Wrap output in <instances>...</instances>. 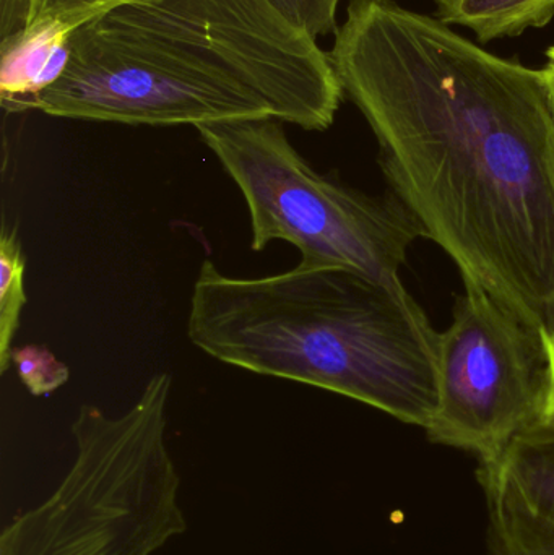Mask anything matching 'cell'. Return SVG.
Listing matches in <instances>:
<instances>
[{
  "label": "cell",
  "mask_w": 554,
  "mask_h": 555,
  "mask_svg": "<svg viewBox=\"0 0 554 555\" xmlns=\"http://www.w3.org/2000/svg\"><path fill=\"white\" fill-rule=\"evenodd\" d=\"M390 194L426 240L554 343V119L540 70L394 0H350L328 52Z\"/></svg>",
  "instance_id": "1"
},
{
  "label": "cell",
  "mask_w": 554,
  "mask_h": 555,
  "mask_svg": "<svg viewBox=\"0 0 554 555\" xmlns=\"http://www.w3.org/2000/svg\"><path fill=\"white\" fill-rule=\"evenodd\" d=\"M188 335L224 364L322 388L428 429L441 395V333L402 281L298 266L233 278L210 260Z\"/></svg>",
  "instance_id": "2"
},
{
  "label": "cell",
  "mask_w": 554,
  "mask_h": 555,
  "mask_svg": "<svg viewBox=\"0 0 554 555\" xmlns=\"http://www.w3.org/2000/svg\"><path fill=\"white\" fill-rule=\"evenodd\" d=\"M29 109L153 127L279 119L263 91L201 28L159 3L117 7L78 26L67 68L25 104Z\"/></svg>",
  "instance_id": "3"
},
{
  "label": "cell",
  "mask_w": 554,
  "mask_h": 555,
  "mask_svg": "<svg viewBox=\"0 0 554 555\" xmlns=\"http://www.w3.org/2000/svg\"><path fill=\"white\" fill-rule=\"evenodd\" d=\"M171 387V375H153L120 416L83 404L67 475L3 528L0 555H153L184 534L181 478L166 442Z\"/></svg>",
  "instance_id": "4"
},
{
  "label": "cell",
  "mask_w": 554,
  "mask_h": 555,
  "mask_svg": "<svg viewBox=\"0 0 554 555\" xmlns=\"http://www.w3.org/2000/svg\"><path fill=\"white\" fill-rule=\"evenodd\" d=\"M282 120H230L195 127L249 210L250 249L285 241L305 269L340 267L400 280L410 247L425 237L392 194L370 197L315 171L292 145Z\"/></svg>",
  "instance_id": "5"
},
{
  "label": "cell",
  "mask_w": 554,
  "mask_h": 555,
  "mask_svg": "<svg viewBox=\"0 0 554 555\" xmlns=\"http://www.w3.org/2000/svg\"><path fill=\"white\" fill-rule=\"evenodd\" d=\"M441 333V395L429 439L494 462L542 426L552 393L545 336L480 286L464 284Z\"/></svg>",
  "instance_id": "6"
},
{
  "label": "cell",
  "mask_w": 554,
  "mask_h": 555,
  "mask_svg": "<svg viewBox=\"0 0 554 555\" xmlns=\"http://www.w3.org/2000/svg\"><path fill=\"white\" fill-rule=\"evenodd\" d=\"M159 5L201 28L263 91L282 122L315 132L334 124L344 90L328 52L266 0H163Z\"/></svg>",
  "instance_id": "7"
},
{
  "label": "cell",
  "mask_w": 554,
  "mask_h": 555,
  "mask_svg": "<svg viewBox=\"0 0 554 555\" xmlns=\"http://www.w3.org/2000/svg\"><path fill=\"white\" fill-rule=\"evenodd\" d=\"M490 524L530 537H554V430L517 437L478 472Z\"/></svg>",
  "instance_id": "8"
},
{
  "label": "cell",
  "mask_w": 554,
  "mask_h": 555,
  "mask_svg": "<svg viewBox=\"0 0 554 555\" xmlns=\"http://www.w3.org/2000/svg\"><path fill=\"white\" fill-rule=\"evenodd\" d=\"M74 26L46 22L0 39V101L3 109L20 113L36 94L54 85L70 59Z\"/></svg>",
  "instance_id": "9"
},
{
  "label": "cell",
  "mask_w": 554,
  "mask_h": 555,
  "mask_svg": "<svg viewBox=\"0 0 554 555\" xmlns=\"http://www.w3.org/2000/svg\"><path fill=\"white\" fill-rule=\"evenodd\" d=\"M553 16L554 0H438L436 12L439 22L464 26L481 42L543 28Z\"/></svg>",
  "instance_id": "10"
},
{
  "label": "cell",
  "mask_w": 554,
  "mask_h": 555,
  "mask_svg": "<svg viewBox=\"0 0 554 555\" xmlns=\"http://www.w3.org/2000/svg\"><path fill=\"white\" fill-rule=\"evenodd\" d=\"M163 0H0V39L46 22L78 26L117 7L162 3Z\"/></svg>",
  "instance_id": "11"
},
{
  "label": "cell",
  "mask_w": 554,
  "mask_h": 555,
  "mask_svg": "<svg viewBox=\"0 0 554 555\" xmlns=\"http://www.w3.org/2000/svg\"><path fill=\"white\" fill-rule=\"evenodd\" d=\"M26 257L16 228H3L0 236V372L12 364L13 339L28 297L25 291Z\"/></svg>",
  "instance_id": "12"
},
{
  "label": "cell",
  "mask_w": 554,
  "mask_h": 555,
  "mask_svg": "<svg viewBox=\"0 0 554 555\" xmlns=\"http://www.w3.org/2000/svg\"><path fill=\"white\" fill-rule=\"evenodd\" d=\"M12 364L20 380L33 397H48L68 380V367L57 361L44 346L28 345L13 348Z\"/></svg>",
  "instance_id": "13"
},
{
  "label": "cell",
  "mask_w": 554,
  "mask_h": 555,
  "mask_svg": "<svg viewBox=\"0 0 554 555\" xmlns=\"http://www.w3.org/2000/svg\"><path fill=\"white\" fill-rule=\"evenodd\" d=\"M283 20L302 35L318 41L319 36L337 33L340 0H266Z\"/></svg>",
  "instance_id": "14"
},
{
  "label": "cell",
  "mask_w": 554,
  "mask_h": 555,
  "mask_svg": "<svg viewBox=\"0 0 554 555\" xmlns=\"http://www.w3.org/2000/svg\"><path fill=\"white\" fill-rule=\"evenodd\" d=\"M490 555H554V537H530L490 524Z\"/></svg>",
  "instance_id": "15"
},
{
  "label": "cell",
  "mask_w": 554,
  "mask_h": 555,
  "mask_svg": "<svg viewBox=\"0 0 554 555\" xmlns=\"http://www.w3.org/2000/svg\"><path fill=\"white\" fill-rule=\"evenodd\" d=\"M545 68L540 70L542 74L543 90H545L546 103H549L550 111H552L554 119V46L546 51Z\"/></svg>",
  "instance_id": "16"
},
{
  "label": "cell",
  "mask_w": 554,
  "mask_h": 555,
  "mask_svg": "<svg viewBox=\"0 0 554 555\" xmlns=\"http://www.w3.org/2000/svg\"><path fill=\"white\" fill-rule=\"evenodd\" d=\"M550 354H552V393H550L549 406H546L542 426L554 430V343L550 345Z\"/></svg>",
  "instance_id": "17"
}]
</instances>
